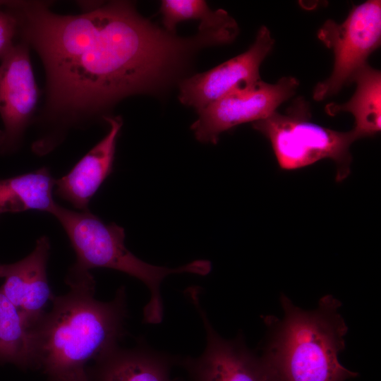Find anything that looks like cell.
<instances>
[{"label":"cell","mask_w":381,"mask_h":381,"mask_svg":"<svg viewBox=\"0 0 381 381\" xmlns=\"http://www.w3.org/2000/svg\"><path fill=\"white\" fill-rule=\"evenodd\" d=\"M12 5L44 65L50 107L70 121L157 89L190 51L210 44L201 32L191 39L175 36L126 1L71 16L40 2Z\"/></svg>","instance_id":"6da1fadb"},{"label":"cell","mask_w":381,"mask_h":381,"mask_svg":"<svg viewBox=\"0 0 381 381\" xmlns=\"http://www.w3.org/2000/svg\"><path fill=\"white\" fill-rule=\"evenodd\" d=\"M66 283L69 291L53 296L52 309L33 328L35 365L52 381H64L118 346L127 316L123 286L113 300L102 302L94 297L90 271L71 267Z\"/></svg>","instance_id":"7a4b0ae2"},{"label":"cell","mask_w":381,"mask_h":381,"mask_svg":"<svg viewBox=\"0 0 381 381\" xmlns=\"http://www.w3.org/2000/svg\"><path fill=\"white\" fill-rule=\"evenodd\" d=\"M280 301L284 316L265 318L269 336L260 356L275 381H344L358 375L338 358L348 328L337 299L326 295L312 310L284 295Z\"/></svg>","instance_id":"3957f363"},{"label":"cell","mask_w":381,"mask_h":381,"mask_svg":"<svg viewBox=\"0 0 381 381\" xmlns=\"http://www.w3.org/2000/svg\"><path fill=\"white\" fill-rule=\"evenodd\" d=\"M52 214L64 228L75 251L76 261L71 267L84 271L97 267L124 272L140 280L150 291V299L143 308V321L158 324L163 318L160 287L164 279L171 274L193 273L206 275L211 263L194 260L176 268L155 266L143 262L130 252L124 244V229L106 224L87 211H74L56 204Z\"/></svg>","instance_id":"277c9868"},{"label":"cell","mask_w":381,"mask_h":381,"mask_svg":"<svg viewBox=\"0 0 381 381\" xmlns=\"http://www.w3.org/2000/svg\"><path fill=\"white\" fill-rule=\"evenodd\" d=\"M308 104L298 99L282 114L275 111L267 119L253 123L254 129L270 141L281 169L294 170L323 159H331L337 166V181L350 173V146L358 135L351 129L334 131L312 121Z\"/></svg>","instance_id":"5b68a950"},{"label":"cell","mask_w":381,"mask_h":381,"mask_svg":"<svg viewBox=\"0 0 381 381\" xmlns=\"http://www.w3.org/2000/svg\"><path fill=\"white\" fill-rule=\"evenodd\" d=\"M318 37L334 54L331 75L313 90V99L321 101L352 83L356 73L368 64V56L380 47L381 1L369 0L354 6L341 23L327 20Z\"/></svg>","instance_id":"8992f818"},{"label":"cell","mask_w":381,"mask_h":381,"mask_svg":"<svg viewBox=\"0 0 381 381\" xmlns=\"http://www.w3.org/2000/svg\"><path fill=\"white\" fill-rule=\"evenodd\" d=\"M298 85L294 77L284 76L274 84L260 80L236 87L198 111L190 128L198 140L216 144L224 131L270 116L295 94Z\"/></svg>","instance_id":"52a82bcc"},{"label":"cell","mask_w":381,"mask_h":381,"mask_svg":"<svg viewBox=\"0 0 381 381\" xmlns=\"http://www.w3.org/2000/svg\"><path fill=\"white\" fill-rule=\"evenodd\" d=\"M186 293L206 336L202 353L182 361L193 381H275L262 358L246 347L242 337L228 340L217 333L201 305L199 287H189Z\"/></svg>","instance_id":"ba28073f"},{"label":"cell","mask_w":381,"mask_h":381,"mask_svg":"<svg viewBox=\"0 0 381 381\" xmlns=\"http://www.w3.org/2000/svg\"><path fill=\"white\" fill-rule=\"evenodd\" d=\"M274 40L262 26L255 40L245 52L207 71L195 74L180 84L179 99L183 104L200 111L236 87L260 80V67L272 50Z\"/></svg>","instance_id":"9c48e42d"},{"label":"cell","mask_w":381,"mask_h":381,"mask_svg":"<svg viewBox=\"0 0 381 381\" xmlns=\"http://www.w3.org/2000/svg\"><path fill=\"white\" fill-rule=\"evenodd\" d=\"M0 152H8L18 144L32 115L38 98L29 52L25 43L14 44L1 59Z\"/></svg>","instance_id":"30bf717a"},{"label":"cell","mask_w":381,"mask_h":381,"mask_svg":"<svg viewBox=\"0 0 381 381\" xmlns=\"http://www.w3.org/2000/svg\"><path fill=\"white\" fill-rule=\"evenodd\" d=\"M50 243L46 236L37 241L33 250L24 258L8 264L0 289L33 329L46 313L53 295L47 274Z\"/></svg>","instance_id":"8fae6325"},{"label":"cell","mask_w":381,"mask_h":381,"mask_svg":"<svg viewBox=\"0 0 381 381\" xmlns=\"http://www.w3.org/2000/svg\"><path fill=\"white\" fill-rule=\"evenodd\" d=\"M109 131L64 176L55 179L54 193L79 211H87L90 199L111 174L116 141L123 124L120 116H105Z\"/></svg>","instance_id":"7c38bea8"},{"label":"cell","mask_w":381,"mask_h":381,"mask_svg":"<svg viewBox=\"0 0 381 381\" xmlns=\"http://www.w3.org/2000/svg\"><path fill=\"white\" fill-rule=\"evenodd\" d=\"M95 361L97 381H174L169 358L148 349L118 346Z\"/></svg>","instance_id":"4fadbf2b"},{"label":"cell","mask_w":381,"mask_h":381,"mask_svg":"<svg viewBox=\"0 0 381 381\" xmlns=\"http://www.w3.org/2000/svg\"><path fill=\"white\" fill-rule=\"evenodd\" d=\"M352 83L356 88L351 99L343 104L329 103L325 111L329 116L349 112L354 117L352 129L360 138L374 135L381 129V72L367 64Z\"/></svg>","instance_id":"5bb4252c"},{"label":"cell","mask_w":381,"mask_h":381,"mask_svg":"<svg viewBox=\"0 0 381 381\" xmlns=\"http://www.w3.org/2000/svg\"><path fill=\"white\" fill-rule=\"evenodd\" d=\"M54 179L46 167L0 180V217L35 210L52 214L56 202L53 199Z\"/></svg>","instance_id":"9a60e30c"},{"label":"cell","mask_w":381,"mask_h":381,"mask_svg":"<svg viewBox=\"0 0 381 381\" xmlns=\"http://www.w3.org/2000/svg\"><path fill=\"white\" fill-rule=\"evenodd\" d=\"M0 362L35 365L33 329L0 289Z\"/></svg>","instance_id":"2e32d148"},{"label":"cell","mask_w":381,"mask_h":381,"mask_svg":"<svg viewBox=\"0 0 381 381\" xmlns=\"http://www.w3.org/2000/svg\"><path fill=\"white\" fill-rule=\"evenodd\" d=\"M160 11L164 30L174 33L177 24L188 20L200 21L199 32L226 31L238 33L236 20L224 9L209 8L205 1L164 0Z\"/></svg>","instance_id":"e0dca14e"},{"label":"cell","mask_w":381,"mask_h":381,"mask_svg":"<svg viewBox=\"0 0 381 381\" xmlns=\"http://www.w3.org/2000/svg\"><path fill=\"white\" fill-rule=\"evenodd\" d=\"M19 23L16 16L0 11V59L14 46L13 40Z\"/></svg>","instance_id":"ac0fdd59"},{"label":"cell","mask_w":381,"mask_h":381,"mask_svg":"<svg viewBox=\"0 0 381 381\" xmlns=\"http://www.w3.org/2000/svg\"><path fill=\"white\" fill-rule=\"evenodd\" d=\"M64 381H90V380L85 370H81L69 375Z\"/></svg>","instance_id":"d6986e66"},{"label":"cell","mask_w":381,"mask_h":381,"mask_svg":"<svg viewBox=\"0 0 381 381\" xmlns=\"http://www.w3.org/2000/svg\"><path fill=\"white\" fill-rule=\"evenodd\" d=\"M8 269V264L0 263V278H4Z\"/></svg>","instance_id":"ffe728a7"}]
</instances>
